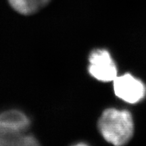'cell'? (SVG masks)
Listing matches in <instances>:
<instances>
[{
    "label": "cell",
    "instance_id": "obj_1",
    "mask_svg": "<svg viewBox=\"0 0 146 146\" xmlns=\"http://www.w3.org/2000/svg\"><path fill=\"white\" fill-rule=\"evenodd\" d=\"M31 120L18 110L0 113V146H36L38 139L29 132Z\"/></svg>",
    "mask_w": 146,
    "mask_h": 146
},
{
    "label": "cell",
    "instance_id": "obj_2",
    "mask_svg": "<svg viewBox=\"0 0 146 146\" xmlns=\"http://www.w3.org/2000/svg\"><path fill=\"white\" fill-rule=\"evenodd\" d=\"M98 128L106 141L117 146L127 143L134 133V123L131 113L115 108L104 111L98 120Z\"/></svg>",
    "mask_w": 146,
    "mask_h": 146
},
{
    "label": "cell",
    "instance_id": "obj_3",
    "mask_svg": "<svg viewBox=\"0 0 146 146\" xmlns=\"http://www.w3.org/2000/svg\"><path fill=\"white\" fill-rule=\"evenodd\" d=\"M88 72L102 82L113 81L117 76V68L110 53L100 49L93 50L89 55Z\"/></svg>",
    "mask_w": 146,
    "mask_h": 146
},
{
    "label": "cell",
    "instance_id": "obj_4",
    "mask_svg": "<svg viewBox=\"0 0 146 146\" xmlns=\"http://www.w3.org/2000/svg\"><path fill=\"white\" fill-rule=\"evenodd\" d=\"M113 83L115 95L127 103L136 104L146 96L145 85L131 74L117 76Z\"/></svg>",
    "mask_w": 146,
    "mask_h": 146
},
{
    "label": "cell",
    "instance_id": "obj_5",
    "mask_svg": "<svg viewBox=\"0 0 146 146\" xmlns=\"http://www.w3.org/2000/svg\"><path fill=\"white\" fill-rule=\"evenodd\" d=\"M51 0H8L14 11L24 16H30L38 12L49 4Z\"/></svg>",
    "mask_w": 146,
    "mask_h": 146
}]
</instances>
